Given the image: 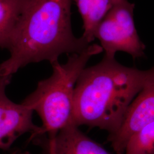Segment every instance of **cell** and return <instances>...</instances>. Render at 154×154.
Instances as JSON below:
<instances>
[{"instance_id":"1","label":"cell","mask_w":154,"mask_h":154,"mask_svg":"<svg viewBox=\"0 0 154 154\" xmlns=\"http://www.w3.org/2000/svg\"><path fill=\"white\" fill-rule=\"evenodd\" d=\"M153 83L154 66L142 70L104 55L98 63L85 67L77 80L71 123L113 134L121 126L132 100Z\"/></svg>"},{"instance_id":"2","label":"cell","mask_w":154,"mask_h":154,"mask_svg":"<svg viewBox=\"0 0 154 154\" xmlns=\"http://www.w3.org/2000/svg\"><path fill=\"white\" fill-rule=\"evenodd\" d=\"M72 0H28L11 34L10 57L0 65V77L29 63L58 61L63 54L80 53L90 45L76 37L71 25Z\"/></svg>"},{"instance_id":"3","label":"cell","mask_w":154,"mask_h":154,"mask_svg":"<svg viewBox=\"0 0 154 154\" xmlns=\"http://www.w3.org/2000/svg\"><path fill=\"white\" fill-rule=\"evenodd\" d=\"M103 51L100 45H90L80 53L68 54L65 64L54 62L52 75L39 82L35 90L22 102L41 118V135L54 136L71 124L77 80L89 60Z\"/></svg>"},{"instance_id":"4","label":"cell","mask_w":154,"mask_h":154,"mask_svg":"<svg viewBox=\"0 0 154 154\" xmlns=\"http://www.w3.org/2000/svg\"><path fill=\"white\" fill-rule=\"evenodd\" d=\"M135 4L122 0L100 22L94 34L105 51V56L115 58L118 51L125 52L134 60L145 55L146 46L138 35L134 20Z\"/></svg>"},{"instance_id":"5","label":"cell","mask_w":154,"mask_h":154,"mask_svg":"<svg viewBox=\"0 0 154 154\" xmlns=\"http://www.w3.org/2000/svg\"><path fill=\"white\" fill-rule=\"evenodd\" d=\"M11 75L0 77V149L8 151L22 135L31 132V139L41 135V127L33 123V111L8 98L5 90Z\"/></svg>"},{"instance_id":"6","label":"cell","mask_w":154,"mask_h":154,"mask_svg":"<svg viewBox=\"0 0 154 154\" xmlns=\"http://www.w3.org/2000/svg\"><path fill=\"white\" fill-rule=\"evenodd\" d=\"M154 121V83L138 93L127 110L119 128L109 134L108 142L116 154H124L132 135L143 127Z\"/></svg>"},{"instance_id":"7","label":"cell","mask_w":154,"mask_h":154,"mask_svg":"<svg viewBox=\"0 0 154 154\" xmlns=\"http://www.w3.org/2000/svg\"><path fill=\"white\" fill-rule=\"evenodd\" d=\"M32 140L45 154H111L72 123L54 136L40 135Z\"/></svg>"},{"instance_id":"8","label":"cell","mask_w":154,"mask_h":154,"mask_svg":"<svg viewBox=\"0 0 154 154\" xmlns=\"http://www.w3.org/2000/svg\"><path fill=\"white\" fill-rule=\"evenodd\" d=\"M122 0H74L83 21V37L89 43L100 22L109 11Z\"/></svg>"},{"instance_id":"9","label":"cell","mask_w":154,"mask_h":154,"mask_svg":"<svg viewBox=\"0 0 154 154\" xmlns=\"http://www.w3.org/2000/svg\"><path fill=\"white\" fill-rule=\"evenodd\" d=\"M28 0H0V48L7 49Z\"/></svg>"},{"instance_id":"10","label":"cell","mask_w":154,"mask_h":154,"mask_svg":"<svg viewBox=\"0 0 154 154\" xmlns=\"http://www.w3.org/2000/svg\"><path fill=\"white\" fill-rule=\"evenodd\" d=\"M124 154H154V121L132 135Z\"/></svg>"},{"instance_id":"11","label":"cell","mask_w":154,"mask_h":154,"mask_svg":"<svg viewBox=\"0 0 154 154\" xmlns=\"http://www.w3.org/2000/svg\"><path fill=\"white\" fill-rule=\"evenodd\" d=\"M11 154H30L28 151H15Z\"/></svg>"}]
</instances>
